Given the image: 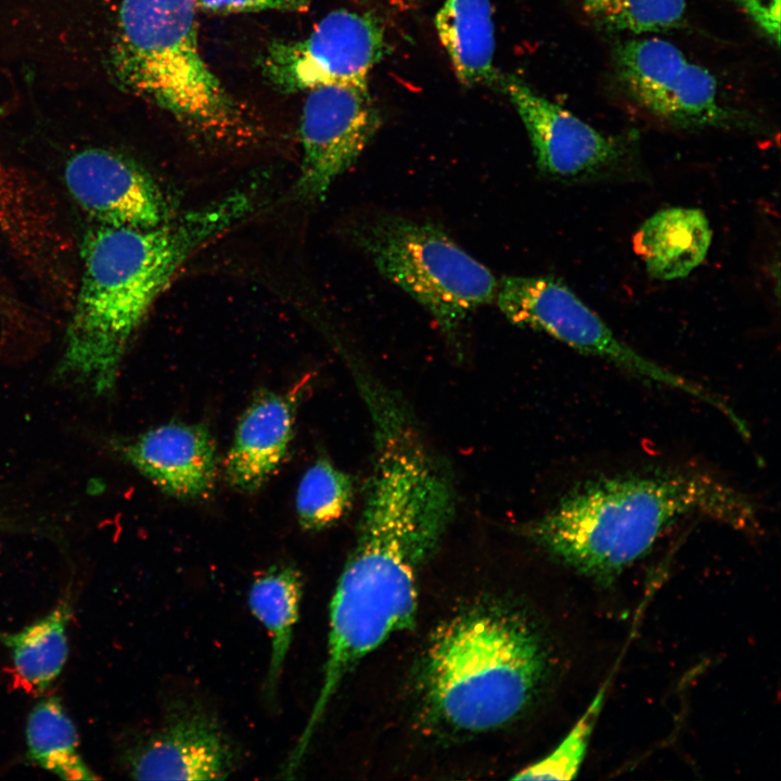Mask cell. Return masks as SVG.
Masks as SVG:
<instances>
[{
	"mask_svg": "<svg viewBox=\"0 0 781 781\" xmlns=\"http://www.w3.org/2000/svg\"><path fill=\"white\" fill-rule=\"evenodd\" d=\"M3 522H4V521H2V518L0 517V528L2 527V523H3Z\"/></svg>",
	"mask_w": 781,
	"mask_h": 781,
	"instance_id": "28",
	"label": "cell"
},
{
	"mask_svg": "<svg viewBox=\"0 0 781 781\" xmlns=\"http://www.w3.org/2000/svg\"><path fill=\"white\" fill-rule=\"evenodd\" d=\"M303 577L292 564H276L257 575L248 590L253 615L270 636V657L265 695L273 704L278 694L303 596Z\"/></svg>",
	"mask_w": 781,
	"mask_h": 781,
	"instance_id": "18",
	"label": "cell"
},
{
	"mask_svg": "<svg viewBox=\"0 0 781 781\" xmlns=\"http://www.w3.org/2000/svg\"><path fill=\"white\" fill-rule=\"evenodd\" d=\"M456 509L448 471L423 441L387 435L373 443L356 543L330 604L323 678L299 739L312 741L356 664L414 624L419 574Z\"/></svg>",
	"mask_w": 781,
	"mask_h": 781,
	"instance_id": "1",
	"label": "cell"
},
{
	"mask_svg": "<svg viewBox=\"0 0 781 781\" xmlns=\"http://www.w3.org/2000/svg\"><path fill=\"white\" fill-rule=\"evenodd\" d=\"M385 50L384 29L372 14L340 9L305 38L270 42L259 63L270 86L297 93L330 85L366 86Z\"/></svg>",
	"mask_w": 781,
	"mask_h": 781,
	"instance_id": "9",
	"label": "cell"
},
{
	"mask_svg": "<svg viewBox=\"0 0 781 781\" xmlns=\"http://www.w3.org/2000/svg\"><path fill=\"white\" fill-rule=\"evenodd\" d=\"M390 5L397 9H408L412 0H386Z\"/></svg>",
	"mask_w": 781,
	"mask_h": 781,
	"instance_id": "27",
	"label": "cell"
},
{
	"mask_svg": "<svg viewBox=\"0 0 781 781\" xmlns=\"http://www.w3.org/2000/svg\"><path fill=\"white\" fill-rule=\"evenodd\" d=\"M354 496V478L327 458H318L297 486L295 509L300 527L319 532L334 525L349 511Z\"/></svg>",
	"mask_w": 781,
	"mask_h": 781,
	"instance_id": "21",
	"label": "cell"
},
{
	"mask_svg": "<svg viewBox=\"0 0 781 781\" xmlns=\"http://www.w3.org/2000/svg\"><path fill=\"white\" fill-rule=\"evenodd\" d=\"M196 9L193 0H123L115 74L183 126L219 141H249L253 119L201 53Z\"/></svg>",
	"mask_w": 781,
	"mask_h": 781,
	"instance_id": "5",
	"label": "cell"
},
{
	"mask_svg": "<svg viewBox=\"0 0 781 781\" xmlns=\"http://www.w3.org/2000/svg\"><path fill=\"white\" fill-rule=\"evenodd\" d=\"M435 28L456 77L465 87L494 85L495 27L489 0H445Z\"/></svg>",
	"mask_w": 781,
	"mask_h": 781,
	"instance_id": "17",
	"label": "cell"
},
{
	"mask_svg": "<svg viewBox=\"0 0 781 781\" xmlns=\"http://www.w3.org/2000/svg\"><path fill=\"white\" fill-rule=\"evenodd\" d=\"M712 236L701 209L667 207L643 221L633 246L652 278L670 281L687 277L704 261Z\"/></svg>",
	"mask_w": 781,
	"mask_h": 781,
	"instance_id": "16",
	"label": "cell"
},
{
	"mask_svg": "<svg viewBox=\"0 0 781 781\" xmlns=\"http://www.w3.org/2000/svg\"><path fill=\"white\" fill-rule=\"evenodd\" d=\"M261 392L240 418L225 459L228 484L241 492L259 490L283 463L294 436L300 393Z\"/></svg>",
	"mask_w": 781,
	"mask_h": 781,
	"instance_id": "15",
	"label": "cell"
},
{
	"mask_svg": "<svg viewBox=\"0 0 781 781\" xmlns=\"http://www.w3.org/2000/svg\"><path fill=\"white\" fill-rule=\"evenodd\" d=\"M110 444L119 459L168 496L199 500L215 488L217 449L204 424L165 423Z\"/></svg>",
	"mask_w": 781,
	"mask_h": 781,
	"instance_id": "14",
	"label": "cell"
},
{
	"mask_svg": "<svg viewBox=\"0 0 781 781\" xmlns=\"http://www.w3.org/2000/svg\"><path fill=\"white\" fill-rule=\"evenodd\" d=\"M696 514L738 529L758 525L753 501L721 479L695 470H656L582 482L524 532L563 564L609 585L669 527Z\"/></svg>",
	"mask_w": 781,
	"mask_h": 781,
	"instance_id": "3",
	"label": "cell"
},
{
	"mask_svg": "<svg viewBox=\"0 0 781 781\" xmlns=\"http://www.w3.org/2000/svg\"><path fill=\"white\" fill-rule=\"evenodd\" d=\"M258 203L257 189L248 187L156 226L90 230L56 375L98 396L112 393L133 336L174 276Z\"/></svg>",
	"mask_w": 781,
	"mask_h": 781,
	"instance_id": "2",
	"label": "cell"
},
{
	"mask_svg": "<svg viewBox=\"0 0 781 781\" xmlns=\"http://www.w3.org/2000/svg\"><path fill=\"white\" fill-rule=\"evenodd\" d=\"M551 674L550 648L524 613L484 604L440 626L421 662L419 692L427 720L479 733L518 718Z\"/></svg>",
	"mask_w": 781,
	"mask_h": 781,
	"instance_id": "4",
	"label": "cell"
},
{
	"mask_svg": "<svg viewBox=\"0 0 781 781\" xmlns=\"http://www.w3.org/2000/svg\"><path fill=\"white\" fill-rule=\"evenodd\" d=\"M496 302L515 325L541 331L581 354L603 359L644 381L680 390L715 407L729 405L700 384L643 356L618 338L572 290L547 277H503Z\"/></svg>",
	"mask_w": 781,
	"mask_h": 781,
	"instance_id": "7",
	"label": "cell"
},
{
	"mask_svg": "<svg viewBox=\"0 0 781 781\" xmlns=\"http://www.w3.org/2000/svg\"><path fill=\"white\" fill-rule=\"evenodd\" d=\"M599 28L625 34L662 33L682 24L686 0H580Z\"/></svg>",
	"mask_w": 781,
	"mask_h": 781,
	"instance_id": "22",
	"label": "cell"
},
{
	"mask_svg": "<svg viewBox=\"0 0 781 781\" xmlns=\"http://www.w3.org/2000/svg\"><path fill=\"white\" fill-rule=\"evenodd\" d=\"M354 238L380 273L421 304L448 337L496 298L499 281L491 271L432 223L383 214L358 223Z\"/></svg>",
	"mask_w": 781,
	"mask_h": 781,
	"instance_id": "6",
	"label": "cell"
},
{
	"mask_svg": "<svg viewBox=\"0 0 781 781\" xmlns=\"http://www.w3.org/2000/svg\"><path fill=\"white\" fill-rule=\"evenodd\" d=\"M315 0H193L197 9L215 13L263 11L303 12Z\"/></svg>",
	"mask_w": 781,
	"mask_h": 781,
	"instance_id": "24",
	"label": "cell"
},
{
	"mask_svg": "<svg viewBox=\"0 0 781 781\" xmlns=\"http://www.w3.org/2000/svg\"><path fill=\"white\" fill-rule=\"evenodd\" d=\"M74 616L66 592L43 616L15 631H0L16 676L37 692L47 691L62 674L69 655L68 628Z\"/></svg>",
	"mask_w": 781,
	"mask_h": 781,
	"instance_id": "19",
	"label": "cell"
},
{
	"mask_svg": "<svg viewBox=\"0 0 781 781\" xmlns=\"http://www.w3.org/2000/svg\"><path fill=\"white\" fill-rule=\"evenodd\" d=\"M12 300L11 297L5 293L3 286L0 283V309L12 307Z\"/></svg>",
	"mask_w": 781,
	"mask_h": 781,
	"instance_id": "26",
	"label": "cell"
},
{
	"mask_svg": "<svg viewBox=\"0 0 781 781\" xmlns=\"http://www.w3.org/2000/svg\"><path fill=\"white\" fill-rule=\"evenodd\" d=\"M764 36L779 47L780 0H732Z\"/></svg>",
	"mask_w": 781,
	"mask_h": 781,
	"instance_id": "25",
	"label": "cell"
},
{
	"mask_svg": "<svg viewBox=\"0 0 781 781\" xmlns=\"http://www.w3.org/2000/svg\"><path fill=\"white\" fill-rule=\"evenodd\" d=\"M121 763L137 780H221L234 771L236 753L210 715L187 707L126 746Z\"/></svg>",
	"mask_w": 781,
	"mask_h": 781,
	"instance_id": "13",
	"label": "cell"
},
{
	"mask_svg": "<svg viewBox=\"0 0 781 781\" xmlns=\"http://www.w3.org/2000/svg\"><path fill=\"white\" fill-rule=\"evenodd\" d=\"M497 84L518 114L543 174L592 182L635 171L632 146L625 139L599 131L514 75L499 76Z\"/></svg>",
	"mask_w": 781,
	"mask_h": 781,
	"instance_id": "10",
	"label": "cell"
},
{
	"mask_svg": "<svg viewBox=\"0 0 781 781\" xmlns=\"http://www.w3.org/2000/svg\"><path fill=\"white\" fill-rule=\"evenodd\" d=\"M606 687H602L579 720L562 742L546 757L512 777L513 780H571L586 756L593 728L603 706Z\"/></svg>",
	"mask_w": 781,
	"mask_h": 781,
	"instance_id": "23",
	"label": "cell"
},
{
	"mask_svg": "<svg viewBox=\"0 0 781 781\" xmlns=\"http://www.w3.org/2000/svg\"><path fill=\"white\" fill-rule=\"evenodd\" d=\"M26 758L62 780H95L79 753L77 727L57 696L39 700L25 726Z\"/></svg>",
	"mask_w": 781,
	"mask_h": 781,
	"instance_id": "20",
	"label": "cell"
},
{
	"mask_svg": "<svg viewBox=\"0 0 781 781\" xmlns=\"http://www.w3.org/2000/svg\"><path fill=\"white\" fill-rule=\"evenodd\" d=\"M381 125L382 114L368 85H330L307 91L299 124L296 196L310 202L323 199Z\"/></svg>",
	"mask_w": 781,
	"mask_h": 781,
	"instance_id": "11",
	"label": "cell"
},
{
	"mask_svg": "<svg viewBox=\"0 0 781 781\" xmlns=\"http://www.w3.org/2000/svg\"><path fill=\"white\" fill-rule=\"evenodd\" d=\"M616 78L643 111L684 129L745 127L747 118L720 94L715 76L668 40L626 39L613 51Z\"/></svg>",
	"mask_w": 781,
	"mask_h": 781,
	"instance_id": "8",
	"label": "cell"
},
{
	"mask_svg": "<svg viewBox=\"0 0 781 781\" xmlns=\"http://www.w3.org/2000/svg\"><path fill=\"white\" fill-rule=\"evenodd\" d=\"M64 178L73 199L100 226L152 227L175 215L155 179L117 152L82 150L66 163Z\"/></svg>",
	"mask_w": 781,
	"mask_h": 781,
	"instance_id": "12",
	"label": "cell"
}]
</instances>
